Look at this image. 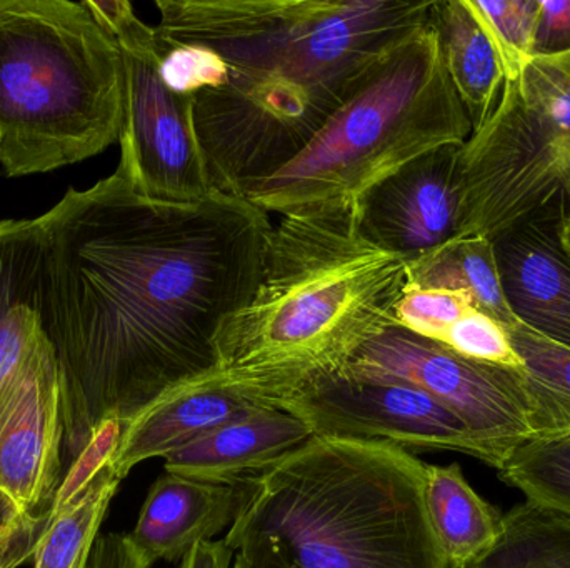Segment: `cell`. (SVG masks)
Wrapping results in <instances>:
<instances>
[{
  "label": "cell",
  "mask_w": 570,
  "mask_h": 568,
  "mask_svg": "<svg viewBox=\"0 0 570 568\" xmlns=\"http://www.w3.org/2000/svg\"><path fill=\"white\" fill-rule=\"evenodd\" d=\"M407 262L365 242L351 216L283 217L267 237L250 302L217 332L220 380L256 400L337 373L395 326Z\"/></svg>",
  "instance_id": "cell-3"
},
{
  "label": "cell",
  "mask_w": 570,
  "mask_h": 568,
  "mask_svg": "<svg viewBox=\"0 0 570 568\" xmlns=\"http://www.w3.org/2000/svg\"><path fill=\"white\" fill-rule=\"evenodd\" d=\"M297 417L314 437L381 440L409 450H452L484 462L469 427L439 400L409 383L324 373L257 399Z\"/></svg>",
  "instance_id": "cell-10"
},
{
  "label": "cell",
  "mask_w": 570,
  "mask_h": 568,
  "mask_svg": "<svg viewBox=\"0 0 570 568\" xmlns=\"http://www.w3.org/2000/svg\"><path fill=\"white\" fill-rule=\"evenodd\" d=\"M471 133L429 19L377 60L301 153L249 183L243 199L283 217L351 216L375 183Z\"/></svg>",
  "instance_id": "cell-5"
},
{
  "label": "cell",
  "mask_w": 570,
  "mask_h": 568,
  "mask_svg": "<svg viewBox=\"0 0 570 568\" xmlns=\"http://www.w3.org/2000/svg\"><path fill=\"white\" fill-rule=\"evenodd\" d=\"M472 307V300L464 293L405 289L395 307V323L425 339L442 342L449 329Z\"/></svg>",
  "instance_id": "cell-28"
},
{
  "label": "cell",
  "mask_w": 570,
  "mask_h": 568,
  "mask_svg": "<svg viewBox=\"0 0 570 568\" xmlns=\"http://www.w3.org/2000/svg\"><path fill=\"white\" fill-rule=\"evenodd\" d=\"M120 480L107 467L96 482L59 516L50 517L36 554L33 568H87L99 529Z\"/></svg>",
  "instance_id": "cell-23"
},
{
  "label": "cell",
  "mask_w": 570,
  "mask_h": 568,
  "mask_svg": "<svg viewBox=\"0 0 570 568\" xmlns=\"http://www.w3.org/2000/svg\"><path fill=\"white\" fill-rule=\"evenodd\" d=\"M425 467L394 444L312 437L256 477L224 540L264 568H449Z\"/></svg>",
  "instance_id": "cell-4"
},
{
  "label": "cell",
  "mask_w": 570,
  "mask_h": 568,
  "mask_svg": "<svg viewBox=\"0 0 570 568\" xmlns=\"http://www.w3.org/2000/svg\"><path fill=\"white\" fill-rule=\"evenodd\" d=\"M491 39L508 80H518L534 52L539 0H468Z\"/></svg>",
  "instance_id": "cell-24"
},
{
  "label": "cell",
  "mask_w": 570,
  "mask_h": 568,
  "mask_svg": "<svg viewBox=\"0 0 570 568\" xmlns=\"http://www.w3.org/2000/svg\"><path fill=\"white\" fill-rule=\"evenodd\" d=\"M130 544L127 534L99 536L87 568H153Z\"/></svg>",
  "instance_id": "cell-31"
},
{
  "label": "cell",
  "mask_w": 570,
  "mask_h": 568,
  "mask_svg": "<svg viewBox=\"0 0 570 568\" xmlns=\"http://www.w3.org/2000/svg\"><path fill=\"white\" fill-rule=\"evenodd\" d=\"M43 323L62 386L70 460L106 417L124 423L217 369V332L259 287L273 223L243 197L159 202L116 172L37 217Z\"/></svg>",
  "instance_id": "cell-1"
},
{
  "label": "cell",
  "mask_w": 570,
  "mask_h": 568,
  "mask_svg": "<svg viewBox=\"0 0 570 568\" xmlns=\"http://www.w3.org/2000/svg\"><path fill=\"white\" fill-rule=\"evenodd\" d=\"M341 372L399 380L434 397L469 427L494 469L532 437L521 369L465 359L397 323L362 346Z\"/></svg>",
  "instance_id": "cell-9"
},
{
  "label": "cell",
  "mask_w": 570,
  "mask_h": 568,
  "mask_svg": "<svg viewBox=\"0 0 570 568\" xmlns=\"http://www.w3.org/2000/svg\"><path fill=\"white\" fill-rule=\"evenodd\" d=\"M254 494L256 477L210 484L164 470L150 486L127 537L150 566L160 560L183 562L194 547L229 530Z\"/></svg>",
  "instance_id": "cell-14"
},
{
  "label": "cell",
  "mask_w": 570,
  "mask_h": 568,
  "mask_svg": "<svg viewBox=\"0 0 570 568\" xmlns=\"http://www.w3.org/2000/svg\"><path fill=\"white\" fill-rule=\"evenodd\" d=\"M429 19L474 132L501 100L505 86L501 60L468 0H434Z\"/></svg>",
  "instance_id": "cell-18"
},
{
  "label": "cell",
  "mask_w": 570,
  "mask_h": 568,
  "mask_svg": "<svg viewBox=\"0 0 570 568\" xmlns=\"http://www.w3.org/2000/svg\"><path fill=\"white\" fill-rule=\"evenodd\" d=\"M570 52V0H539L532 57Z\"/></svg>",
  "instance_id": "cell-29"
},
{
  "label": "cell",
  "mask_w": 570,
  "mask_h": 568,
  "mask_svg": "<svg viewBox=\"0 0 570 568\" xmlns=\"http://www.w3.org/2000/svg\"><path fill=\"white\" fill-rule=\"evenodd\" d=\"M424 504L449 568L468 567L501 534L502 516L472 489L459 464L425 467Z\"/></svg>",
  "instance_id": "cell-19"
},
{
  "label": "cell",
  "mask_w": 570,
  "mask_h": 568,
  "mask_svg": "<svg viewBox=\"0 0 570 568\" xmlns=\"http://www.w3.org/2000/svg\"><path fill=\"white\" fill-rule=\"evenodd\" d=\"M26 517V514L20 512L19 507L0 492V540Z\"/></svg>",
  "instance_id": "cell-33"
},
{
  "label": "cell",
  "mask_w": 570,
  "mask_h": 568,
  "mask_svg": "<svg viewBox=\"0 0 570 568\" xmlns=\"http://www.w3.org/2000/svg\"><path fill=\"white\" fill-rule=\"evenodd\" d=\"M515 83L570 157V52L532 57Z\"/></svg>",
  "instance_id": "cell-25"
},
{
  "label": "cell",
  "mask_w": 570,
  "mask_h": 568,
  "mask_svg": "<svg viewBox=\"0 0 570 568\" xmlns=\"http://www.w3.org/2000/svg\"><path fill=\"white\" fill-rule=\"evenodd\" d=\"M444 146L375 183L352 210L358 236L405 262L458 233V150Z\"/></svg>",
  "instance_id": "cell-12"
},
{
  "label": "cell",
  "mask_w": 570,
  "mask_h": 568,
  "mask_svg": "<svg viewBox=\"0 0 570 568\" xmlns=\"http://www.w3.org/2000/svg\"><path fill=\"white\" fill-rule=\"evenodd\" d=\"M570 213V212H569Z\"/></svg>",
  "instance_id": "cell-36"
},
{
  "label": "cell",
  "mask_w": 570,
  "mask_h": 568,
  "mask_svg": "<svg viewBox=\"0 0 570 568\" xmlns=\"http://www.w3.org/2000/svg\"><path fill=\"white\" fill-rule=\"evenodd\" d=\"M116 39L124 60V126L119 167L147 199L193 203L210 190L197 137L196 99L176 92L160 73L156 30L127 0H86Z\"/></svg>",
  "instance_id": "cell-7"
},
{
  "label": "cell",
  "mask_w": 570,
  "mask_h": 568,
  "mask_svg": "<svg viewBox=\"0 0 570 568\" xmlns=\"http://www.w3.org/2000/svg\"><path fill=\"white\" fill-rule=\"evenodd\" d=\"M407 289L449 290L468 296L474 309L511 329L519 322L505 302L492 240L455 237L407 262Z\"/></svg>",
  "instance_id": "cell-20"
},
{
  "label": "cell",
  "mask_w": 570,
  "mask_h": 568,
  "mask_svg": "<svg viewBox=\"0 0 570 568\" xmlns=\"http://www.w3.org/2000/svg\"><path fill=\"white\" fill-rule=\"evenodd\" d=\"M464 568H570V517L528 500L502 516L494 546Z\"/></svg>",
  "instance_id": "cell-21"
},
{
  "label": "cell",
  "mask_w": 570,
  "mask_h": 568,
  "mask_svg": "<svg viewBox=\"0 0 570 568\" xmlns=\"http://www.w3.org/2000/svg\"><path fill=\"white\" fill-rule=\"evenodd\" d=\"M236 552L227 546L226 540H210L194 547L180 568H233Z\"/></svg>",
  "instance_id": "cell-32"
},
{
  "label": "cell",
  "mask_w": 570,
  "mask_h": 568,
  "mask_svg": "<svg viewBox=\"0 0 570 568\" xmlns=\"http://www.w3.org/2000/svg\"><path fill=\"white\" fill-rule=\"evenodd\" d=\"M124 60L86 0H0V166L53 172L106 152L124 126Z\"/></svg>",
  "instance_id": "cell-6"
},
{
  "label": "cell",
  "mask_w": 570,
  "mask_h": 568,
  "mask_svg": "<svg viewBox=\"0 0 570 568\" xmlns=\"http://www.w3.org/2000/svg\"><path fill=\"white\" fill-rule=\"evenodd\" d=\"M43 260L46 233L39 219L0 220V377L49 340Z\"/></svg>",
  "instance_id": "cell-17"
},
{
  "label": "cell",
  "mask_w": 570,
  "mask_h": 568,
  "mask_svg": "<svg viewBox=\"0 0 570 568\" xmlns=\"http://www.w3.org/2000/svg\"><path fill=\"white\" fill-rule=\"evenodd\" d=\"M261 407L266 406L224 382L216 372L187 380L157 397L124 426L110 470L122 482L139 464L166 459L210 430Z\"/></svg>",
  "instance_id": "cell-15"
},
{
  "label": "cell",
  "mask_w": 570,
  "mask_h": 568,
  "mask_svg": "<svg viewBox=\"0 0 570 568\" xmlns=\"http://www.w3.org/2000/svg\"><path fill=\"white\" fill-rule=\"evenodd\" d=\"M297 417L261 407L164 459V470L210 484L253 479L312 439Z\"/></svg>",
  "instance_id": "cell-16"
},
{
  "label": "cell",
  "mask_w": 570,
  "mask_h": 568,
  "mask_svg": "<svg viewBox=\"0 0 570 568\" xmlns=\"http://www.w3.org/2000/svg\"><path fill=\"white\" fill-rule=\"evenodd\" d=\"M124 426L126 423L119 417L109 416L94 429L89 442L72 460L69 470L62 477V482L50 506V517L59 516L63 510L69 509L96 482L97 477L110 467L119 450Z\"/></svg>",
  "instance_id": "cell-26"
},
{
  "label": "cell",
  "mask_w": 570,
  "mask_h": 568,
  "mask_svg": "<svg viewBox=\"0 0 570 568\" xmlns=\"http://www.w3.org/2000/svg\"><path fill=\"white\" fill-rule=\"evenodd\" d=\"M508 333L522 362L532 437L570 432V350L549 342L521 322Z\"/></svg>",
  "instance_id": "cell-22"
},
{
  "label": "cell",
  "mask_w": 570,
  "mask_h": 568,
  "mask_svg": "<svg viewBox=\"0 0 570 568\" xmlns=\"http://www.w3.org/2000/svg\"><path fill=\"white\" fill-rule=\"evenodd\" d=\"M441 343L475 362L522 369L521 359L512 347L508 329L474 307L449 329Z\"/></svg>",
  "instance_id": "cell-27"
},
{
  "label": "cell",
  "mask_w": 570,
  "mask_h": 568,
  "mask_svg": "<svg viewBox=\"0 0 570 568\" xmlns=\"http://www.w3.org/2000/svg\"><path fill=\"white\" fill-rule=\"evenodd\" d=\"M233 568H264V567L257 566V564L250 562V560L244 559V557L236 556V559H234Z\"/></svg>",
  "instance_id": "cell-35"
},
{
  "label": "cell",
  "mask_w": 570,
  "mask_h": 568,
  "mask_svg": "<svg viewBox=\"0 0 570 568\" xmlns=\"http://www.w3.org/2000/svg\"><path fill=\"white\" fill-rule=\"evenodd\" d=\"M568 197L499 233L494 246L509 309L522 326L570 350V256L562 246Z\"/></svg>",
  "instance_id": "cell-13"
},
{
  "label": "cell",
  "mask_w": 570,
  "mask_h": 568,
  "mask_svg": "<svg viewBox=\"0 0 570 568\" xmlns=\"http://www.w3.org/2000/svg\"><path fill=\"white\" fill-rule=\"evenodd\" d=\"M562 246H564L566 252L570 256V213L566 217L564 226H562Z\"/></svg>",
  "instance_id": "cell-34"
},
{
  "label": "cell",
  "mask_w": 570,
  "mask_h": 568,
  "mask_svg": "<svg viewBox=\"0 0 570 568\" xmlns=\"http://www.w3.org/2000/svg\"><path fill=\"white\" fill-rule=\"evenodd\" d=\"M49 524V512L26 516L0 540V568H19L33 559L37 544Z\"/></svg>",
  "instance_id": "cell-30"
},
{
  "label": "cell",
  "mask_w": 570,
  "mask_h": 568,
  "mask_svg": "<svg viewBox=\"0 0 570 568\" xmlns=\"http://www.w3.org/2000/svg\"><path fill=\"white\" fill-rule=\"evenodd\" d=\"M434 0H157L164 42L200 43L224 66L197 93L210 190L243 197L287 166Z\"/></svg>",
  "instance_id": "cell-2"
},
{
  "label": "cell",
  "mask_w": 570,
  "mask_h": 568,
  "mask_svg": "<svg viewBox=\"0 0 570 568\" xmlns=\"http://www.w3.org/2000/svg\"><path fill=\"white\" fill-rule=\"evenodd\" d=\"M458 189L455 237L488 240L561 197L570 200V157L515 80L505 82L494 112L459 147Z\"/></svg>",
  "instance_id": "cell-8"
},
{
  "label": "cell",
  "mask_w": 570,
  "mask_h": 568,
  "mask_svg": "<svg viewBox=\"0 0 570 568\" xmlns=\"http://www.w3.org/2000/svg\"><path fill=\"white\" fill-rule=\"evenodd\" d=\"M63 413L50 340L0 377V492L20 512H49L62 482Z\"/></svg>",
  "instance_id": "cell-11"
}]
</instances>
